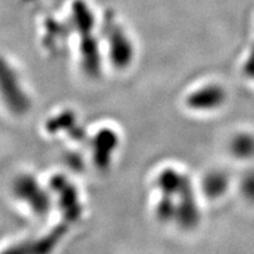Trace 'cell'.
Masks as SVG:
<instances>
[{
  "label": "cell",
  "mask_w": 254,
  "mask_h": 254,
  "mask_svg": "<svg viewBox=\"0 0 254 254\" xmlns=\"http://www.w3.org/2000/svg\"><path fill=\"white\" fill-rule=\"evenodd\" d=\"M0 100L15 116L24 114L31 105L18 72L2 56H0Z\"/></svg>",
  "instance_id": "1"
},
{
  "label": "cell",
  "mask_w": 254,
  "mask_h": 254,
  "mask_svg": "<svg viewBox=\"0 0 254 254\" xmlns=\"http://www.w3.org/2000/svg\"><path fill=\"white\" fill-rule=\"evenodd\" d=\"M226 101L225 88L218 84H206L196 87L187 95L186 103L190 109L200 111H214L220 109Z\"/></svg>",
  "instance_id": "2"
},
{
  "label": "cell",
  "mask_w": 254,
  "mask_h": 254,
  "mask_svg": "<svg viewBox=\"0 0 254 254\" xmlns=\"http://www.w3.org/2000/svg\"><path fill=\"white\" fill-rule=\"evenodd\" d=\"M230 187V178L222 171H211L202 178L201 190L208 199L221 198Z\"/></svg>",
  "instance_id": "3"
},
{
  "label": "cell",
  "mask_w": 254,
  "mask_h": 254,
  "mask_svg": "<svg viewBox=\"0 0 254 254\" xmlns=\"http://www.w3.org/2000/svg\"><path fill=\"white\" fill-rule=\"evenodd\" d=\"M230 153L240 161L254 159V133L238 132L231 138L228 144Z\"/></svg>",
  "instance_id": "4"
},
{
  "label": "cell",
  "mask_w": 254,
  "mask_h": 254,
  "mask_svg": "<svg viewBox=\"0 0 254 254\" xmlns=\"http://www.w3.org/2000/svg\"><path fill=\"white\" fill-rule=\"evenodd\" d=\"M240 192L246 200L254 202V171L247 172L241 178Z\"/></svg>",
  "instance_id": "5"
}]
</instances>
